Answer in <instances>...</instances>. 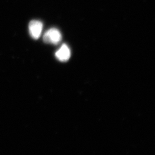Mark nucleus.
Instances as JSON below:
<instances>
[{"label": "nucleus", "instance_id": "nucleus-2", "mask_svg": "<svg viewBox=\"0 0 155 155\" xmlns=\"http://www.w3.org/2000/svg\"><path fill=\"white\" fill-rule=\"evenodd\" d=\"M43 30V23L38 20H32L28 25V31L31 36L35 39L38 40L41 35Z\"/></svg>", "mask_w": 155, "mask_h": 155}, {"label": "nucleus", "instance_id": "nucleus-1", "mask_svg": "<svg viewBox=\"0 0 155 155\" xmlns=\"http://www.w3.org/2000/svg\"><path fill=\"white\" fill-rule=\"evenodd\" d=\"M61 34L58 29L52 28L48 30L43 35V41L46 43L57 45L61 40Z\"/></svg>", "mask_w": 155, "mask_h": 155}, {"label": "nucleus", "instance_id": "nucleus-3", "mask_svg": "<svg viewBox=\"0 0 155 155\" xmlns=\"http://www.w3.org/2000/svg\"><path fill=\"white\" fill-rule=\"evenodd\" d=\"M56 57L60 61H67L71 57V51L69 47L64 44L56 52Z\"/></svg>", "mask_w": 155, "mask_h": 155}]
</instances>
